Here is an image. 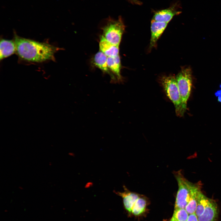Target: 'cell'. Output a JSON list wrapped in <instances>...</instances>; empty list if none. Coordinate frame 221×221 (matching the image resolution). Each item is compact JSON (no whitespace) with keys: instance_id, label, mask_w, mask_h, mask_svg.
Masks as SVG:
<instances>
[{"instance_id":"1","label":"cell","mask_w":221,"mask_h":221,"mask_svg":"<svg viewBox=\"0 0 221 221\" xmlns=\"http://www.w3.org/2000/svg\"><path fill=\"white\" fill-rule=\"evenodd\" d=\"M16 52L22 60L42 62L55 60L54 54L59 48L46 43L21 37L14 34Z\"/></svg>"},{"instance_id":"2","label":"cell","mask_w":221,"mask_h":221,"mask_svg":"<svg viewBox=\"0 0 221 221\" xmlns=\"http://www.w3.org/2000/svg\"><path fill=\"white\" fill-rule=\"evenodd\" d=\"M181 101V115L187 109V103L192 86V76L190 67L182 68L176 77Z\"/></svg>"},{"instance_id":"3","label":"cell","mask_w":221,"mask_h":221,"mask_svg":"<svg viewBox=\"0 0 221 221\" xmlns=\"http://www.w3.org/2000/svg\"><path fill=\"white\" fill-rule=\"evenodd\" d=\"M173 174L178 187L174 209L185 208L189 200L194 184L184 177L181 170L173 172Z\"/></svg>"},{"instance_id":"4","label":"cell","mask_w":221,"mask_h":221,"mask_svg":"<svg viewBox=\"0 0 221 221\" xmlns=\"http://www.w3.org/2000/svg\"><path fill=\"white\" fill-rule=\"evenodd\" d=\"M161 82L167 96L174 104L176 115L182 117L181 101L176 78L173 76H164Z\"/></svg>"},{"instance_id":"5","label":"cell","mask_w":221,"mask_h":221,"mask_svg":"<svg viewBox=\"0 0 221 221\" xmlns=\"http://www.w3.org/2000/svg\"><path fill=\"white\" fill-rule=\"evenodd\" d=\"M125 29L121 17L116 20L110 19L103 28V36L112 44L119 46Z\"/></svg>"},{"instance_id":"6","label":"cell","mask_w":221,"mask_h":221,"mask_svg":"<svg viewBox=\"0 0 221 221\" xmlns=\"http://www.w3.org/2000/svg\"><path fill=\"white\" fill-rule=\"evenodd\" d=\"M218 209L215 201L209 199L208 204L202 214L197 217L198 221H217Z\"/></svg>"},{"instance_id":"7","label":"cell","mask_w":221,"mask_h":221,"mask_svg":"<svg viewBox=\"0 0 221 221\" xmlns=\"http://www.w3.org/2000/svg\"><path fill=\"white\" fill-rule=\"evenodd\" d=\"M123 192H115L122 198L125 209L130 213L131 212L132 208L135 202L139 197L141 195L130 191L124 186H123Z\"/></svg>"},{"instance_id":"8","label":"cell","mask_w":221,"mask_h":221,"mask_svg":"<svg viewBox=\"0 0 221 221\" xmlns=\"http://www.w3.org/2000/svg\"><path fill=\"white\" fill-rule=\"evenodd\" d=\"M168 23L152 20L149 48H151L155 46L157 41L165 30Z\"/></svg>"},{"instance_id":"9","label":"cell","mask_w":221,"mask_h":221,"mask_svg":"<svg viewBox=\"0 0 221 221\" xmlns=\"http://www.w3.org/2000/svg\"><path fill=\"white\" fill-rule=\"evenodd\" d=\"M107 56L100 51L96 53L93 58V64L95 66L103 72L110 75L111 80L113 82H117V80L108 67L107 60Z\"/></svg>"},{"instance_id":"10","label":"cell","mask_w":221,"mask_h":221,"mask_svg":"<svg viewBox=\"0 0 221 221\" xmlns=\"http://www.w3.org/2000/svg\"><path fill=\"white\" fill-rule=\"evenodd\" d=\"M201 183L199 182L194 184L189 200L186 206L185 209L190 215L195 213L196 209L198 195L201 191Z\"/></svg>"},{"instance_id":"11","label":"cell","mask_w":221,"mask_h":221,"mask_svg":"<svg viewBox=\"0 0 221 221\" xmlns=\"http://www.w3.org/2000/svg\"><path fill=\"white\" fill-rule=\"evenodd\" d=\"M99 48L100 51L107 57H113L119 55V46L111 43L103 36L100 37Z\"/></svg>"},{"instance_id":"12","label":"cell","mask_w":221,"mask_h":221,"mask_svg":"<svg viewBox=\"0 0 221 221\" xmlns=\"http://www.w3.org/2000/svg\"><path fill=\"white\" fill-rule=\"evenodd\" d=\"M181 11L172 8L158 11L155 13L152 20L161 22L168 23L175 15L179 14Z\"/></svg>"},{"instance_id":"13","label":"cell","mask_w":221,"mask_h":221,"mask_svg":"<svg viewBox=\"0 0 221 221\" xmlns=\"http://www.w3.org/2000/svg\"><path fill=\"white\" fill-rule=\"evenodd\" d=\"M0 60L10 56L16 52L15 42L13 40L3 39L0 40Z\"/></svg>"},{"instance_id":"14","label":"cell","mask_w":221,"mask_h":221,"mask_svg":"<svg viewBox=\"0 0 221 221\" xmlns=\"http://www.w3.org/2000/svg\"><path fill=\"white\" fill-rule=\"evenodd\" d=\"M108 66L115 76L117 81H121L122 79L121 75V64L119 55L113 57H107Z\"/></svg>"},{"instance_id":"15","label":"cell","mask_w":221,"mask_h":221,"mask_svg":"<svg viewBox=\"0 0 221 221\" xmlns=\"http://www.w3.org/2000/svg\"><path fill=\"white\" fill-rule=\"evenodd\" d=\"M147 202L145 197L141 195L133 206L131 212L135 215H139L143 213L145 209Z\"/></svg>"},{"instance_id":"16","label":"cell","mask_w":221,"mask_h":221,"mask_svg":"<svg viewBox=\"0 0 221 221\" xmlns=\"http://www.w3.org/2000/svg\"><path fill=\"white\" fill-rule=\"evenodd\" d=\"M209 199L205 196L201 191L199 193L195 212L197 217L200 216L203 213L208 204Z\"/></svg>"},{"instance_id":"17","label":"cell","mask_w":221,"mask_h":221,"mask_svg":"<svg viewBox=\"0 0 221 221\" xmlns=\"http://www.w3.org/2000/svg\"><path fill=\"white\" fill-rule=\"evenodd\" d=\"M189 215L185 208L176 209L172 218L176 221H187Z\"/></svg>"},{"instance_id":"18","label":"cell","mask_w":221,"mask_h":221,"mask_svg":"<svg viewBox=\"0 0 221 221\" xmlns=\"http://www.w3.org/2000/svg\"><path fill=\"white\" fill-rule=\"evenodd\" d=\"M187 221H198L197 217L195 213L190 214Z\"/></svg>"},{"instance_id":"19","label":"cell","mask_w":221,"mask_h":221,"mask_svg":"<svg viewBox=\"0 0 221 221\" xmlns=\"http://www.w3.org/2000/svg\"><path fill=\"white\" fill-rule=\"evenodd\" d=\"M133 3L136 4L140 5L141 4V2L138 0H130Z\"/></svg>"},{"instance_id":"20","label":"cell","mask_w":221,"mask_h":221,"mask_svg":"<svg viewBox=\"0 0 221 221\" xmlns=\"http://www.w3.org/2000/svg\"><path fill=\"white\" fill-rule=\"evenodd\" d=\"M169 221H175V220H174V219H172L171 218V219L169 220Z\"/></svg>"}]
</instances>
